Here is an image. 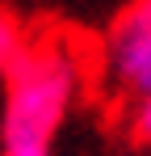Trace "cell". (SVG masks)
<instances>
[{
  "label": "cell",
  "instance_id": "3957f363",
  "mask_svg": "<svg viewBox=\"0 0 151 156\" xmlns=\"http://www.w3.org/2000/svg\"><path fill=\"white\" fill-rule=\"evenodd\" d=\"M29 47H34V38H25V30L17 26L13 17H4V21H0V63H4V72H8L13 63H21Z\"/></svg>",
  "mask_w": 151,
  "mask_h": 156
},
{
  "label": "cell",
  "instance_id": "6da1fadb",
  "mask_svg": "<svg viewBox=\"0 0 151 156\" xmlns=\"http://www.w3.org/2000/svg\"><path fill=\"white\" fill-rule=\"evenodd\" d=\"M80 55L63 38H34L21 63L4 72L0 156H50V139L80 93Z\"/></svg>",
  "mask_w": 151,
  "mask_h": 156
},
{
  "label": "cell",
  "instance_id": "277c9868",
  "mask_svg": "<svg viewBox=\"0 0 151 156\" xmlns=\"http://www.w3.org/2000/svg\"><path fill=\"white\" fill-rule=\"evenodd\" d=\"M126 127H130V139L134 144H147L151 148V93L126 110Z\"/></svg>",
  "mask_w": 151,
  "mask_h": 156
},
{
  "label": "cell",
  "instance_id": "7a4b0ae2",
  "mask_svg": "<svg viewBox=\"0 0 151 156\" xmlns=\"http://www.w3.org/2000/svg\"><path fill=\"white\" fill-rule=\"evenodd\" d=\"M101 89L109 101H143L151 93V0H130L101 42Z\"/></svg>",
  "mask_w": 151,
  "mask_h": 156
}]
</instances>
